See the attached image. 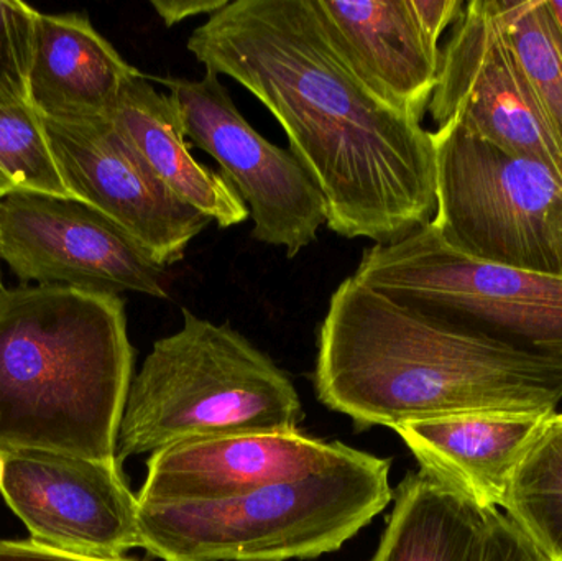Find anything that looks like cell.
<instances>
[{
    "label": "cell",
    "instance_id": "cell-1",
    "mask_svg": "<svg viewBox=\"0 0 562 561\" xmlns=\"http://www.w3.org/2000/svg\"><path fill=\"white\" fill-rule=\"evenodd\" d=\"M188 49L272 112L326 200L330 231L392 244L432 221L431 132L357 79L311 0H234L191 33Z\"/></svg>",
    "mask_w": 562,
    "mask_h": 561
},
{
    "label": "cell",
    "instance_id": "cell-2",
    "mask_svg": "<svg viewBox=\"0 0 562 561\" xmlns=\"http://www.w3.org/2000/svg\"><path fill=\"white\" fill-rule=\"evenodd\" d=\"M314 389L359 430L475 412L551 417L562 401V361L442 322L347 277L321 325Z\"/></svg>",
    "mask_w": 562,
    "mask_h": 561
},
{
    "label": "cell",
    "instance_id": "cell-3",
    "mask_svg": "<svg viewBox=\"0 0 562 561\" xmlns=\"http://www.w3.org/2000/svg\"><path fill=\"white\" fill-rule=\"evenodd\" d=\"M134 356L121 296L0 287V451L119 460Z\"/></svg>",
    "mask_w": 562,
    "mask_h": 561
},
{
    "label": "cell",
    "instance_id": "cell-4",
    "mask_svg": "<svg viewBox=\"0 0 562 561\" xmlns=\"http://www.w3.org/2000/svg\"><path fill=\"white\" fill-rule=\"evenodd\" d=\"M390 458L350 448L246 496L138 504L140 549L164 561L313 560L337 552L393 497Z\"/></svg>",
    "mask_w": 562,
    "mask_h": 561
},
{
    "label": "cell",
    "instance_id": "cell-5",
    "mask_svg": "<svg viewBox=\"0 0 562 561\" xmlns=\"http://www.w3.org/2000/svg\"><path fill=\"white\" fill-rule=\"evenodd\" d=\"M304 412L286 374L229 323L183 308L180 332L158 339L132 379L117 458L240 434L296 431Z\"/></svg>",
    "mask_w": 562,
    "mask_h": 561
},
{
    "label": "cell",
    "instance_id": "cell-6",
    "mask_svg": "<svg viewBox=\"0 0 562 561\" xmlns=\"http://www.w3.org/2000/svg\"><path fill=\"white\" fill-rule=\"evenodd\" d=\"M352 277L409 308L562 361V276L469 256L431 221L367 247Z\"/></svg>",
    "mask_w": 562,
    "mask_h": 561
},
{
    "label": "cell",
    "instance_id": "cell-7",
    "mask_svg": "<svg viewBox=\"0 0 562 561\" xmlns=\"http://www.w3.org/2000/svg\"><path fill=\"white\" fill-rule=\"evenodd\" d=\"M431 137L436 150L431 223L442 239L477 259L554 273L547 221L562 190V175L454 122L436 128Z\"/></svg>",
    "mask_w": 562,
    "mask_h": 561
},
{
    "label": "cell",
    "instance_id": "cell-8",
    "mask_svg": "<svg viewBox=\"0 0 562 561\" xmlns=\"http://www.w3.org/2000/svg\"><path fill=\"white\" fill-rule=\"evenodd\" d=\"M177 105L187 141L220 164L254 220L252 237L283 247L288 259L317 239L327 204L310 171L290 148L259 134L240 114L216 72L203 78H158Z\"/></svg>",
    "mask_w": 562,
    "mask_h": 561
},
{
    "label": "cell",
    "instance_id": "cell-9",
    "mask_svg": "<svg viewBox=\"0 0 562 561\" xmlns=\"http://www.w3.org/2000/svg\"><path fill=\"white\" fill-rule=\"evenodd\" d=\"M436 128L465 131L562 175V135L515 56L497 0L465 2L441 49L428 105Z\"/></svg>",
    "mask_w": 562,
    "mask_h": 561
},
{
    "label": "cell",
    "instance_id": "cell-10",
    "mask_svg": "<svg viewBox=\"0 0 562 561\" xmlns=\"http://www.w3.org/2000/svg\"><path fill=\"white\" fill-rule=\"evenodd\" d=\"M0 260L22 285L167 299L165 267L78 200L20 193L0 201Z\"/></svg>",
    "mask_w": 562,
    "mask_h": 561
},
{
    "label": "cell",
    "instance_id": "cell-11",
    "mask_svg": "<svg viewBox=\"0 0 562 561\" xmlns=\"http://www.w3.org/2000/svg\"><path fill=\"white\" fill-rule=\"evenodd\" d=\"M43 121L75 200L117 224L158 266L183 260L191 240L213 223L175 197L104 115Z\"/></svg>",
    "mask_w": 562,
    "mask_h": 561
},
{
    "label": "cell",
    "instance_id": "cell-12",
    "mask_svg": "<svg viewBox=\"0 0 562 561\" xmlns=\"http://www.w3.org/2000/svg\"><path fill=\"white\" fill-rule=\"evenodd\" d=\"M3 500L30 539L63 552L122 559L140 549L138 500L121 461L43 451H9Z\"/></svg>",
    "mask_w": 562,
    "mask_h": 561
},
{
    "label": "cell",
    "instance_id": "cell-13",
    "mask_svg": "<svg viewBox=\"0 0 562 561\" xmlns=\"http://www.w3.org/2000/svg\"><path fill=\"white\" fill-rule=\"evenodd\" d=\"M347 445L296 431L240 434L150 455L138 504L211 503L246 496L339 460Z\"/></svg>",
    "mask_w": 562,
    "mask_h": 561
},
{
    "label": "cell",
    "instance_id": "cell-14",
    "mask_svg": "<svg viewBox=\"0 0 562 561\" xmlns=\"http://www.w3.org/2000/svg\"><path fill=\"white\" fill-rule=\"evenodd\" d=\"M350 71L383 104L422 122L438 82L441 46L419 25L412 0H311Z\"/></svg>",
    "mask_w": 562,
    "mask_h": 561
},
{
    "label": "cell",
    "instance_id": "cell-15",
    "mask_svg": "<svg viewBox=\"0 0 562 561\" xmlns=\"http://www.w3.org/2000/svg\"><path fill=\"white\" fill-rule=\"evenodd\" d=\"M550 417L538 415H448L395 428L419 468L477 504L504 509L518 464Z\"/></svg>",
    "mask_w": 562,
    "mask_h": 561
},
{
    "label": "cell",
    "instance_id": "cell-16",
    "mask_svg": "<svg viewBox=\"0 0 562 561\" xmlns=\"http://www.w3.org/2000/svg\"><path fill=\"white\" fill-rule=\"evenodd\" d=\"M142 75L82 13L36 12L29 99L45 119L102 117Z\"/></svg>",
    "mask_w": 562,
    "mask_h": 561
},
{
    "label": "cell",
    "instance_id": "cell-17",
    "mask_svg": "<svg viewBox=\"0 0 562 561\" xmlns=\"http://www.w3.org/2000/svg\"><path fill=\"white\" fill-rule=\"evenodd\" d=\"M105 117L158 180L188 206L210 217L221 229L249 220V207L226 178L193 157L173 99L158 92L147 76L128 79Z\"/></svg>",
    "mask_w": 562,
    "mask_h": 561
},
{
    "label": "cell",
    "instance_id": "cell-18",
    "mask_svg": "<svg viewBox=\"0 0 562 561\" xmlns=\"http://www.w3.org/2000/svg\"><path fill=\"white\" fill-rule=\"evenodd\" d=\"M395 503L372 561H481L487 513L419 470L393 491Z\"/></svg>",
    "mask_w": 562,
    "mask_h": 561
},
{
    "label": "cell",
    "instance_id": "cell-19",
    "mask_svg": "<svg viewBox=\"0 0 562 561\" xmlns=\"http://www.w3.org/2000/svg\"><path fill=\"white\" fill-rule=\"evenodd\" d=\"M502 510L547 559L562 561V414L518 464Z\"/></svg>",
    "mask_w": 562,
    "mask_h": 561
},
{
    "label": "cell",
    "instance_id": "cell-20",
    "mask_svg": "<svg viewBox=\"0 0 562 561\" xmlns=\"http://www.w3.org/2000/svg\"><path fill=\"white\" fill-rule=\"evenodd\" d=\"M20 193L75 200L59 173L43 115L30 101L0 102V201Z\"/></svg>",
    "mask_w": 562,
    "mask_h": 561
},
{
    "label": "cell",
    "instance_id": "cell-21",
    "mask_svg": "<svg viewBox=\"0 0 562 561\" xmlns=\"http://www.w3.org/2000/svg\"><path fill=\"white\" fill-rule=\"evenodd\" d=\"M497 9L521 69L562 135V32L548 0H497Z\"/></svg>",
    "mask_w": 562,
    "mask_h": 561
},
{
    "label": "cell",
    "instance_id": "cell-22",
    "mask_svg": "<svg viewBox=\"0 0 562 561\" xmlns=\"http://www.w3.org/2000/svg\"><path fill=\"white\" fill-rule=\"evenodd\" d=\"M38 10L19 0H0V102L30 101L33 25Z\"/></svg>",
    "mask_w": 562,
    "mask_h": 561
},
{
    "label": "cell",
    "instance_id": "cell-23",
    "mask_svg": "<svg viewBox=\"0 0 562 561\" xmlns=\"http://www.w3.org/2000/svg\"><path fill=\"white\" fill-rule=\"evenodd\" d=\"M484 550L481 561H551L505 516L504 510H485Z\"/></svg>",
    "mask_w": 562,
    "mask_h": 561
},
{
    "label": "cell",
    "instance_id": "cell-24",
    "mask_svg": "<svg viewBox=\"0 0 562 561\" xmlns=\"http://www.w3.org/2000/svg\"><path fill=\"white\" fill-rule=\"evenodd\" d=\"M423 32L432 45L439 46L442 33L461 16L465 2L462 0H412Z\"/></svg>",
    "mask_w": 562,
    "mask_h": 561
},
{
    "label": "cell",
    "instance_id": "cell-25",
    "mask_svg": "<svg viewBox=\"0 0 562 561\" xmlns=\"http://www.w3.org/2000/svg\"><path fill=\"white\" fill-rule=\"evenodd\" d=\"M0 561H137L132 559H95L63 552L53 547L43 546L35 540H0Z\"/></svg>",
    "mask_w": 562,
    "mask_h": 561
},
{
    "label": "cell",
    "instance_id": "cell-26",
    "mask_svg": "<svg viewBox=\"0 0 562 561\" xmlns=\"http://www.w3.org/2000/svg\"><path fill=\"white\" fill-rule=\"evenodd\" d=\"M229 0H151L155 12L165 25L173 26L191 16L207 15L221 12Z\"/></svg>",
    "mask_w": 562,
    "mask_h": 561
},
{
    "label": "cell",
    "instance_id": "cell-27",
    "mask_svg": "<svg viewBox=\"0 0 562 561\" xmlns=\"http://www.w3.org/2000/svg\"><path fill=\"white\" fill-rule=\"evenodd\" d=\"M547 226L554 273L562 276V190L548 211Z\"/></svg>",
    "mask_w": 562,
    "mask_h": 561
},
{
    "label": "cell",
    "instance_id": "cell-28",
    "mask_svg": "<svg viewBox=\"0 0 562 561\" xmlns=\"http://www.w3.org/2000/svg\"><path fill=\"white\" fill-rule=\"evenodd\" d=\"M548 5H550L551 12H553L554 19H557L562 32V0H548Z\"/></svg>",
    "mask_w": 562,
    "mask_h": 561
},
{
    "label": "cell",
    "instance_id": "cell-29",
    "mask_svg": "<svg viewBox=\"0 0 562 561\" xmlns=\"http://www.w3.org/2000/svg\"><path fill=\"white\" fill-rule=\"evenodd\" d=\"M3 474H5V457L3 451H0V486H2Z\"/></svg>",
    "mask_w": 562,
    "mask_h": 561
},
{
    "label": "cell",
    "instance_id": "cell-30",
    "mask_svg": "<svg viewBox=\"0 0 562 561\" xmlns=\"http://www.w3.org/2000/svg\"><path fill=\"white\" fill-rule=\"evenodd\" d=\"M0 287H3V285H2V282H0Z\"/></svg>",
    "mask_w": 562,
    "mask_h": 561
}]
</instances>
